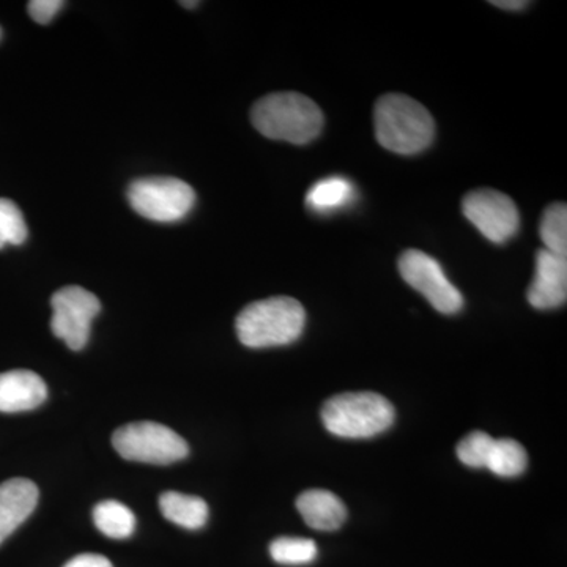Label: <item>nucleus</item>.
I'll return each mask as SVG.
<instances>
[{
  "instance_id": "nucleus-1",
  "label": "nucleus",
  "mask_w": 567,
  "mask_h": 567,
  "mask_svg": "<svg viewBox=\"0 0 567 567\" xmlns=\"http://www.w3.org/2000/svg\"><path fill=\"white\" fill-rule=\"evenodd\" d=\"M251 122L254 128L268 140L305 145L322 133L323 114L303 93L278 92L254 104Z\"/></svg>"
},
{
  "instance_id": "nucleus-2",
  "label": "nucleus",
  "mask_w": 567,
  "mask_h": 567,
  "mask_svg": "<svg viewBox=\"0 0 567 567\" xmlns=\"http://www.w3.org/2000/svg\"><path fill=\"white\" fill-rule=\"evenodd\" d=\"M375 136L386 151L416 155L434 142L435 122L423 104L402 93H388L374 110Z\"/></svg>"
},
{
  "instance_id": "nucleus-3",
  "label": "nucleus",
  "mask_w": 567,
  "mask_h": 567,
  "mask_svg": "<svg viewBox=\"0 0 567 567\" xmlns=\"http://www.w3.org/2000/svg\"><path fill=\"white\" fill-rule=\"evenodd\" d=\"M306 311L292 297H271L246 306L235 330L249 349L289 346L303 334Z\"/></svg>"
},
{
  "instance_id": "nucleus-4",
  "label": "nucleus",
  "mask_w": 567,
  "mask_h": 567,
  "mask_svg": "<svg viewBox=\"0 0 567 567\" xmlns=\"http://www.w3.org/2000/svg\"><path fill=\"white\" fill-rule=\"evenodd\" d=\"M324 429L341 439H372L394 424L395 410L377 393H344L328 399L322 406Z\"/></svg>"
},
{
  "instance_id": "nucleus-5",
  "label": "nucleus",
  "mask_w": 567,
  "mask_h": 567,
  "mask_svg": "<svg viewBox=\"0 0 567 567\" xmlns=\"http://www.w3.org/2000/svg\"><path fill=\"white\" fill-rule=\"evenodd\" d=\"M112 446L126 461L152 465L174 464L189 454L188 443L177 432L151 421L122 425L112 435Z\"/></svg>"
},
{
  "instance_id": "nucleus-6",
  "label": "nucleus",
  "mask_w": 567,
  "mask_h": 567,
  "mask_svg": "<svg viewBox=\"0 0 567 567\" xmlns=\"http://www.w3.org/2000/svg\"><path fill=\"white\" fill-rule=\"evenodd\" d=\"M128 200L134 212L151 221L175 223L193 210L196 193L178 178L148 177L130 185Z\"/></svg>"
},
{
  "instance_id": "nucleus-7",
  "label": "nucleus",
  "mask_w": 567,
  "mask_h": 567,
  "mask_svg": "<svg viewBox=\"0 0 567 567\" xmlns=\"http://www.w3.org/2000/svg\"><path fill=\"white\" fill-rule=\"evenodd\" d=\"M51 330L69 349L80 352L91 339L92 322L102 311V303L80 286H66L51 298Z\"/></svg>"
},
{
  "instance_id": "nucleus-8",
  "label": "nucleus",
  "mask_w": 567,
  "mask_h": 567,
  "mask_svg": "<svg viewBox=\"0 0 567 567\" xmlns=\"http://www.w3.org/2000/svg\"><path fill=\"white\" fill-rule=\"evenodd\" d=\"M399 271L404 281L442 315H457L464 308V297L446 278L442 265L429 254L409 249L399 259Z\"/></svg>"
},
{
  "instance_id": "nucleus-9",
  "label": "nucleus",
  "mask_w": 567,
  "mask_h": 567,
  "mask_svg": "<svg viewBox=\"0 0 567 567\" xmlns=\"http://www.w3.org/2000/svg\"><path fill=\"white\" fill-rule=\"evenodd\" d=\"M462 212L465 218L495 245L509 241L520 227L517 205L509 196L495 189H476L466 194Z\"/></svg>"
},
{
  "instance_id": "nucleus-10",
  "label": "nucleus",
  "mask_w": 567,
  "mask_h": 567,
  "mask_svg": "<svg viewBox=\"0 0 567 567\" xmlns=\"http://www.w3.org/2000/svg\"><path fill=\"white\" fill-rule=\"evenodd\" d=\"M567 300V256L539 249L536 274L528 289V301L536 309H555Z\"/></svg>"
},
{
  "instance_id": "nucleus-11",
  "label": "nucleus",
  "mask_w": 567,
  "mask_h": 567,
  "mask_svg": "<svg viewBox=\"0 0 567 567\" xmlns=\"http://www.w3.org/2000/svg\"><path fill=\"white\" fill-rule=\"evenodd\" d=\"M39 496L37 484L25 477L0 484V544L32 516Z\"/></svg>"
},
{
  "instance_id": "nucleus-12",
  "label": "nucleus",
  "mask_w": 567,
  "mask_h": 567,
  "mask_svg": "<svg viewBox=\"0 0 567 567\" xmlns=\"http://www.w3.org/2000/svg\"><path fill=\"white\" fill-rule=\"evenodd\" d=\"M47 398V383L35 372L18 369L0 374V412H29L39 409Z\"/></svg>"
},
{
  "instance_id": "nucleus-13",
  "label": "nucleus",
  "mask_w": 567,
  "mask_h": 567,
  "mask_svg": "<svg viewBox=\"0 0 567 567\" xmlns=\"http://www.w3.org/2000/svg\"><path fill=\"white\" fill-rule=\"evenodd\" d=\"M297 509L309 527L319 532H334L347 520V507L333 492L311 488L297 498Z\"/></svg>"
},
{
  "instance_id": "nucleus-14",
  "label": "nucleus",
  "mask_w": 567,
  "mask_h": 567,
  "mask_svg": "<svg viewBox=\"0 0 567 567\" xmlns=\"http://www.w3.org/2000/svg\"><path fill=\"white\" fill-rule=\"evenodd\" d=\"M159 509L167 520L186 529H200L208 520L207 503L199 496L181 492H164L159 496Z\"/></svg>"
},
{
  "instance_id": "nucleus-15",
  "label": "nucleus",
  "mask_w": 567,
  "mask_h": 567,
  "mask_svg": "<svg viewBox=\"0 0 567 567\" xmlns=\"http://www.w3.org/2000/svg\"><path fill=\"white\" fill-rule=\"evenodd\" d=\"M354 197H357V192H354L353 183L334 175V177L323 178L311 186L306 194V205L309 210L324 215V213L346 208Z\"/></svg>"
},
{
  "instance_id": "nucleus-16",
  "label": "nucleus",
  "mask_w": 567,
  "mask_h": 567,
  "mask_svg": "<svg viewBox=\"0 0 567 567\" xmlns=\"http://www.w3.org/2000/svg\"><path fill=\"white\" fill-rule=\"evenodd\" d=\"M93 522L104 536L111 539H126L136 528V517L128 506L115 499H104L93 509Z\"/></svg>"
},
{
  "instance_id": "nucleus-17",
  "label": "nucleus",
  "mask_w": 567,
  "mask_h": 567,
  "mask_svg": "<svg viewBox=\"0 0 567 567\" xmlns=\"http://www.w3.org/2000/svg\"><path fill=\"white\" fill-rule=\"evenodd\" d=\"M528 456L525 447L516 440H495L486 468L496 476L516 477L527 470Z\"/></svg>"
},
{
  "instance_id": "nucleus-18",
  "label": "nucleus",
  "mask_w": 567,
  "mask_h": 567,
  "mask_svg": "<svg viewBox=\"0 0 567 567\" xmlns=\"http://www.w3.org/2000/svg\"><path fill=\"white\" fill-rule=\"evenodd\" d=\"M270 555L278 565H311L319 555V548L312 539L306 537H278L270 544Z\"/></svg>"
},
{
  "instance_id": "nucleus-19",
  "label": "nucleus",
  "mask_w": 567,
  "mask_h": 567,
  "mask_svg": "<svg viewBox=\"0 0 567 567\" xmlns=\"http://www.w3.org/2000/svg\"><path fill=\"white\" fill-rule=\"evenodd\" d=\"M540 238L547 251L567 256V207L554 204L547 207L540 219Z\"/></svg>"
},
{
  "instance_id": "nucleus-20",
  "label": "nucleus",
  "mask_w": 567,
  "mask_h": 567,
  "mask_svg": "<svg viewBox=\"0 0 567 567\" xmlns=\"http://www.w3.org/2000/svg\"><path fill=\"white\" fill-rule=\"evenodd\" d=\"M28 224L20 207L10 199H0V249L28 240Z\"/></svg>"
},
{
  "instance_id": "nucleus-21",
  "label": "nucleus",
  "mask_w": 567,
  "mask_h": 567,
  "mask_svg": "<svg viewBox=\"0 0 567 567\" xmlns=\"http://www.w3.org/2000/svg\"><path fill=\"white\" fill-rule=\"evenodd\" d=\"M495 439L486 432H472L457 445V457L470 468H486Z\"/></svg>"
},
{
  "instance_id": "nucleus-22",
  "label": "nucleus",
  "mask_w": 567,
  "mask_h": 567,
  "mask_svg": "<svg viewBox=\"0 0 567 567\" xmlns=\"http://www.w3.org/2000/svg\"><path fill=\"white\" fill-rule=\"evenodd\" d=\"M62 0H32L28 3L29 14L39 24H48L62 10Z\"/></svg>"
},
{
  "instance_id": "nucleus-23",
  "label": "nucleus",
  "mask_w": 567,
  "mask_h": 567,
  "mask_svg": "<svg viewBox=\"0 0 567 567\" xmlns=\"http://www.w3.org/2000/svg\"><path fill=\"white\" fill-rule=\"evenodd\" d=\"M63 567H112V563L103 555L82 554L71 558Z\"/></svg>"
},
{
  "instance_id": "nucleus-24",
  "label": "nucleus",
  "mask_w": 567,
  "mask_h": 567,
  "mask_svg": "<svg viewBox=\"0 0 567 567\" xmlns=\"http://www.w3.org/2000/svg\"><path fill=\"white\" fill-rule=\"evenodd\" d=\"M491 3L498 7V9L505 10H524L525 7H528V2H524V0H499V2Z\"/></svg>"
},
{
  "instance_id": "nucleus-25",
  "label": "nucleus",
  "mask_w": 567,
  "mask_h": 567,
  "mask_svg": "<svg viewBox=\"0 0 567 567\" xmlns=\"http://www.w3.org/2000/svg\"><path fill=\"white\" fill-rule=\"evenodd\" d=\"M183 7H186V9H194V7L197 6V2H182Z\"/></svg>"
},
{
  "instance_id": "nucleus-26",
  "label": "nucleus",
  "mask_w": 567,
  "mask_h": 567,
  "mask_svg": "<svg viewBox=\"0 0 567 567\" xmlns=\"http://www.w3.org/2000/svg\"><path fill=\"white\" fill-rule=\"evenodd\" d=\"M0 37H2V31H0Z\"/></svg>"
}]
</instances>
